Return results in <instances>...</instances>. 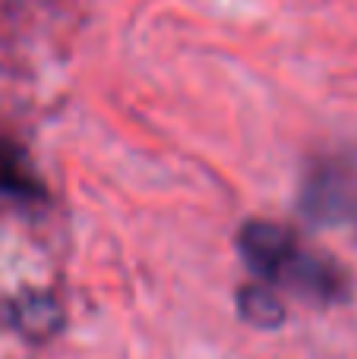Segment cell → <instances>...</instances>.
<instances>
[{"instance_id":"cell-6","label":"cell","mask_w":357,"mask_h":359,"mask_svg":"<svg viewBox=\"0 0 357 359\" xmlns=\"http://www.w3.org/2000/svg\"><path fill=\"white\" fill-rule=\"evenodd\" d=\"M354 227H357V224H354Z\"/></svg>"},{"instance_id":"cell-1","label":"cell","mask_w":357,"mask_h":359,"mask_svg":"<svg viewBox=\"0 0 357 359\" xmlns=\"http://www.w3.org/2000/svg\"><path fill=\"white\" fill-rule=\"evenodd\" d=\"M238 252L244 265L269 287H282L320 306H339L351 299V278L345 268L335 259L307 249L275 221H247L238 233Z\"/></svg>"},{"instance_id":"cell-3","label":"cell","mask_w":357,"mask_h":359,"mask_svg":"<svg viewBox=\"0 0 357 359\" xmlns=\"http://www.w3.org/2000/svg\"><path fill=\"white\" fill-rule=\"evenodd\" d=\"M4 322L32 341H44V337L57 334V328L63 325V312L51 293L22 290L19 297L4 303Z\"/></svg>"},{"instance_id":"cell-4","label":"cell","mask_w":357,"mask_h":359,"mask_svg":"<svg viewBox=\"0 0 357 359\" xmlns=\"http://www.w3.org/2000/svg\"><path fill=\"white\" fill-rule=\"evenodd\" d=\"M0 196L16 202H44L48 186L32 168V158L16 139H0Z\"/></svg>"},{"instance_id":"cell-2","label":"cell","mask_w":357,"mask_h":359,"mask_svg":"<svg viewBox=\"0 0 357 359\" xmlns=\"http://www.w3.org/2000/svg\"><path fill=\"white\" fill-rule=\"evenodd\" d=\"M297 205L310 224H357V164L335 155L313 161Z\"/></svg>"},{"instance_id":"cell-5","label":"cell","mask_w":357,"mask_h":359,"mask_svg":"<svg viewBox=\"0 0 357 359\" xmlns=\"http://www.w3.org/2000/svg\"><path fill=\"white\" fill-rule=\"evenodd\" d=\"M238 312L253 328H282L285 306L269 284H247L238 290Z\"/></svg>"}]
</instances>
